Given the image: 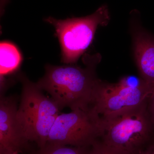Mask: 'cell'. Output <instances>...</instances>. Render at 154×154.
<instances>
[{
	"instance_id": "obj_1",
	"label": "cell",
	"mask_w": 154,
	"mask_h": 154,
	"mask_svg": "<svg viewBox=\"0 0 154 154\" xmlns=\"http://www.w3.org/2000/svg\"><path fill=\"white\" fill-rule=\"evenodd\" d=\"M99 55L83 58L85 68L74 64L58 66L47 65L45 73L36 83L47 92L60 110L69 107L72 110L91 107L94 91L99 79L96 69L100 61Z\"/></svg>"
},
{
	"instance_id": "obj_2",
	"label": "cell",
	"mask_w": 154,
	"mask_h": 154,
	"mask_svg": "<svg viewBox=\"0 0 154 154\" xmlns=\"http://www.w3.org/2000/svg\"><path fill=\"white\" fill-rule=\"evenodd\" d=\"M21 100L17 119L23 136L38 148L46 145L51 129L59 115L60 109L51 98L42 93L36 83L22 74Z\"/></svg>"
},
{
	"instance_id": "obj_3",
	"label": "cell",
	"mask_w": 154,
	"mask_h": 154,
	"mask_svg": "<svg viewBox=\"0 0 154 154\" xmlns=\"http://www.w3.org/2000/svg\"><path fill=\"white\" fill-rule=\"evenodd\" d=\"M147 101L102 120L104 142L129 154H138L154 137Z\"/></svg>"
},
{
	"instance_id": "obj_4",
	"label": "cell",
	"mask_w": 154,
	"mask_h": 154,
	"mask_svg": "<svg viewBox=\"0 0 154 154\" xmlns=\"http://www.w3.org/2000/svg\"><path fill=\"white\" fill-rule=\"evenodd\" d=\"M110 19L108 7L105 5L87 17L63 20L49 17L45 21L55 28L61 50L62 62L72 64L91 45L98 27L107 25Z\"/></svg>"
},
{
	"instance_id": "obj_5",
	"label": "cell",
	"mask_w": 154,
	"mask_h": 154,
	"mask_svg": "<svg viewBox=\"0 0 154 154\" xmlns=\"http://www.w3.org/2000/svg\"><path fill=\"white\" fill-rule=\"evenodd\" d=\"M154 88L140 77L133 75L115 83L99 79L91 107L102 120L110 118L146 101Z\"/></svg>"
},
{
	"instance_id": "obj_6",
	"label": "cell",
	"mask_w": 154,
	"mask_h": 154,
	"mask_svg": "<svg viewBox=\"0 0 154 154\" xmlns=\"http://www.w3.org/2000/svg\"><path fill=\"white\" fill-rule=\"evenodd\" d=\"M102 119L92 107L59 114L50 131L47 144L88 147L102 137Z\"/></svg>"
},
{
	"instance_id": "obj_7",
	"label": "cell",
	"mask_w": 154,
	"mask_h": 154,
	"mask_svg": "<svg viewBox=\"0 0 154 154\" xmlns=\"http://www.w3.org/2000/svg\"><path fill=\"white\" fill-rule=\"evenodd\" d=\"M17 99L14 96H1L0 150L22 153L29 147L17 119Z\"/></svg>"
},
{
	"instance_id": "obj_8",
	"label": "cell",
	"mask_w": 154,
	"mask_h": 154,
	"mask_svg": "<svg viewBox=\"0 0 154 154\" xmlns=\"http://www.w3.org/2000/svg\"><path fill=\"white\" fill-rule=\"evenodd\" d=\"M133 45L140 77L154 86V37L142 28H134Z\"/></svg>"
},
{
	"instance_id": "obj_9",
	"label": "cell",
	"mask_w": 154,
	"mask_h": 154,
	"mask_svg": "<svg viewBox=\"0 0 154 154\" xmlns=\"http://www.w3.org/2000/svg\"><path fill=\"white\" fill-rule=\"evenodd\" d=\"M22 61V55L16 45L9 42L3 41L1 42V77H5L17 71Z\"/></svg>"
},
{
	"instance_id": "obj_10",
	"label": "cell",
	"mask_w": 154,
	"mask_h": 154,
	"mask_svg": "<svg viewBox=\"0 0 154 154\" xmlns=\"http://www.w3.org/2000/svg\"><path fill=\"white\" fill-rule=\"evenodd\" d=\"M90 147L47 144L34 154H88Z\"/></svg>"
},
{
	"instance_id": "obj_11",
	"label": "cell",
	"mask_w": 154,
	"mask_h": 154,
	"mask_svg": "<svg viewBox=\"0 0 154 154\" xmlns=\"http://www.w3.org/2000/svg\"><path fill=\"white\" fill-rule=\"evenodd\" d=\"M88 154H129L114 147L99 139L90 146Z\"/></svg>"
},
{
	"instance_id": "obj_12",
	"label": "cell",
	"mask_w": 154,
	"mask_h": 154,
	"mask_svg": "<svg viewBox=\"0 0 154 154\" xmlns=\"http://www.w3.org/2000/svg\"><path fill=\"white\" fill-rule=\"evenodd\" d=\"M148 110L154 126V88L147 101Z\"/></svg>"
},
{
	"instance_id": "obj_13",
	"label": "cell",
	"mask_w": 154,
	"mask_h": 154,
	"mask_svg": "<svg viewBox=\"0 0 154 154\" xmlns=\"http://www.w3.org/2000/svg\"><path fill=\"white\" fill-rule=\"evenodd\" d=\"M138 154H154V137L149 143Z\"/></svg>"
},
{
	"instance_id": "obj_14",
	"label": "cell",
	"mask_w": 154,
	"mask_h": 154,
	"mask_svg": "<svg viewBox=\"0 0 154 154\" xmlns=\"http://www.w3.org/2000/svg\"><path fill=\"white\" fill-rule=\"evenodd\" d=\"M8 1V0H1L0 1V10H1V16H2L4 14L5 6Z\"/></svg>"
},
{
	"instance_id": "obj_15",
	"label": "cell",
	"mask_w": 154,
	"mask_h": 154,
	"mask_svg": "<svg viewBox=\"0 0 154 154\" xmlns=\"http://www.w3.org/2000/svg\"><path fill=\"white\" fill-rule=\"evenodd\" d=\"M0 154H19V153L18 152H16L0 150Z\"/></svg>"
}]
</instances>
